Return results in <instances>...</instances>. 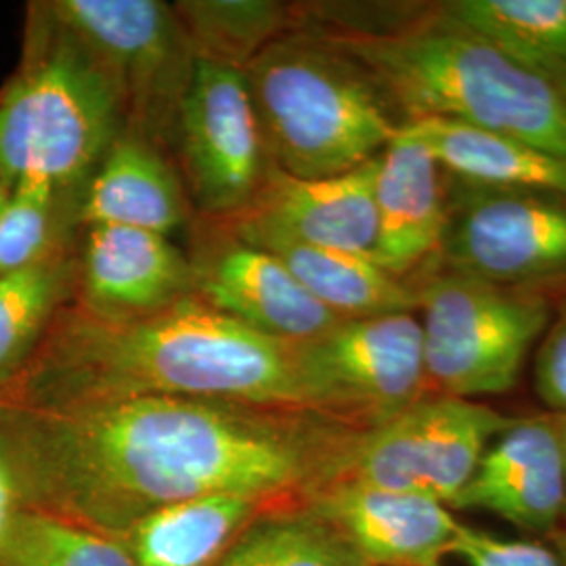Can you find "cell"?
I'll return each mask as SVG.
<instances>
[{"label": "cell", "mask_w": 566, "mask_h": 566, "mask_svg": "<svg viewBox=\"0 0 566 566\" xmlns=\"http://www.w3.org/2000/svg\"><path fill=\"white\" fill-rule=\"evenodd\" d=\"M23 411L39 510L109 537L210 495L304 506L361 432L311 409L187 397Z\"/></svg>", "instance_id": "cell-1"}, {"label": "cell", "mask_w": 566, "mask_h": 566, "mask_svg": "<svg viewBox=\"0 0 566 566\" xmlns=\"http://www.w3.org/2000/svg\"><path fill=\"white\" fill-rule=\"evenodd\" d=\"M139 397L303 409L294 344L238 324L196 294L137 319L63 304L0 403L60 411Z\"/></svg>", "instance_id": "cell-2"}, {"label": "cell", "mask_w": 566, "mask_h": 566, "mask_svg": "<svg viewBox=\"0 0 566 566\" xmlns=\"http://www.w3.org/2000/svg\"><path fill=\"white\" fill-rule=\"evenodd\" d=\"M376 78L405 122L486 128L566 160V105L542 76L437 7L385 32H319Z\"/></svg>", "instance_id": "cell-3"}, {"label": "cell", "mask_w": 566, "mask_h": 566, "mask_svg": "<svg viewBox=\"0 0 566 566\" xmlns=\"http://www.w3.org/2000/svg\"><path fill=\"white\" fill-rule=\"evenodd\" d=\"M242 72L266 163L290 177L350 172L376 160L401 128L376 78L319 32L283 34Z\"/></svg>", "instance_id": "cell-4"}, {"label": "cell", "mask_w": 566, "mask_h": 566, "mask_svg": "<svg viewBox=\"0 0 566 566\" xmlns=\"http://www.w3.org/2000/svg\"><path fill=\"white\" fill-rule=\"evenodd\" d=\"M46 15L20 76L0 97V181L57 187L97 168L126 128L116 84L76 36Z\"/></svg>", "instance_id": "cell-5"}, {"label": "cell", "mask_w": 566, "mask_h": 566, "mask_svg": "<svg viewBox=\"0 0 566 566\" xmlns=\"http://www.w3.org/2000/svg\"><path fill=\"white\" fill-rule=\"evenodd\" d=\"M416 290L430 395L476 401L518 385L552 319L546 296L453 271Z\"/></svg>", "instance_id": "cell-6"}, {"label": "cell", "mask_w": 566, "mask_h": 566, "mask_svg": "<svg viewBox=\"0 0 566 566\" xmlns=\"http://www.w3.org/2000/svg\"><path fill=\"white\" fill-rule=\"evenodd\" d=\"M93 53L118 88L126 133L172 143L196 51L172 4L158 0H57L44 4Z\"/></svg>", "instance_id": "cell-7"}, {"label": "cell", "mask_w": 566, "mask_h": 566, "mask_svg": "<svg viewBox=\"0 0 566 566\" xmlns=\"http://www.w3.org/2000/svg\"><path fill=\"white\" fill-rule=\"evenodd\" d=\"M294 364L303 409L357 430L385 424L430 395L413 313L340 319L294 344Z\"/></svg>", "instance_id": "cell-8"}, {"label": "cell", "mask_w": 566, "mask_h": 566, "mask_svg": "<svg viewBox=\"0 0 566 566\" xmlns=\"http://www.w3.org/2000/svg\"><path fill=\"white\" fill-rule=\"evenodd\" d=\"M516 420L479 401L428 395L385 424L361 430L334 485L413 493L449 507L472 479L486 447Z\"/></svg>", "instance_id": "cell-9"}, {"label": "cell", "mask_w": 566, "mask_h": 566, "mask_svg": "<svg viewBox=\"0 0 566 566\" xmlns=\"http://www.w3.org/2000/svg\"><path fill=\"white\" fill-rule=\"evenodd\" d=\"M455 181L439 252L447 271L504 287L566 277V198Z\"/></svg>", "instance_id": "cell-10"}, {"label": "cell", "mask_w": 566, "mask_h": 566, "mask_svg": "<svg viewBox=\"0 0 566 566\" xmlns=\"http://www.w3.org/2000/svg\"><path fill=\"white\" fill-rule=\"evenodd\" d=\"M172 142L189 193L203 217L223 221L254 202L269 163L240 67L196 61Z\"/></svg>", "instance_id": "cell-11"}, {"label": "cell", "mask_w": 566, "mask_h": 566, "mask_svg": "<svg viewBox=\"0 0 566 566\" xmlns=\"http://www.w3.org/2000/svg\"><path fill=\"white\" fill-rule=\"evenodd\" d=\"M193 294L263 336L301 344L340 319L317 303L273 254L208 219L189 256Z\"/></svg>", "instance_id": "cell-12"}, {"label": "cell", "mask_w": 566, "mask_h": 566, "mask_svg": "<svg viewBox=\"0 0 566 566\" xmlns=\"http://www.w3.org/2000/svg\"><path fill=\"white\" fill-rule=\"evenodd\" d=\"M451 510H483L549 537L565 521L566 470L554 416L518 418L486 447Z\"/></svg>", "instance_id": "cell-13"}, {"label": "cell", "mask_w": 566, "mask_h": 566, "mask_svg": "<svg viewBox=\"0 0 566 566\" xmlns=\"http://www.w3.org/2000/svg\"><path fill=\"white\" fill-rule=\"evenodd\" d=\"M193 294L189 256L166 235L88 227L76 263L74 303L103 319H137Z\"/></svg>", "instance_id": "cell-14"}, {"label": "cell", "mask_w": 566, "mask_h": 566, "mask_svg": "<svg viewBox=\"0 0 566 566\" xmlns=\"http://www.w3.org/2000/svg\"><path fill=\"white\" fill-rule=\"evenodd\" d=\"M304 506L338 528L371 566H443L460 521L413 493L338 483Z\"/></svg>", "instance_id": "cell-15"}, {"label": "cell", "mask_w": 566, "mask_h": 566, "mask_svg": "<svg viewBox=\"0 0 566 566\" xmlns=\"http://www.w3.org/2000/svg\"><path fill=\"white\" fill-rule=\"evenodd\" d=\"M376 170L378 158L336 177L301 179L269 164L254 202L235 217L296 242L374 259L378 242Z\"/></svg>", "instance_id": "cell-16"}, {"label": "cell", "mask_w": 566, "mask_h": 566, "mask_svg": "<svg viewBox=\"0 0 566 566\" xmlns=\"http://www.w3.org/2000/svg\"><path fill=\"white\" fill-rule=\"evenodd\" d=\"M374 261L395 277L439 256L447 224L446 170L401 124L378 156Z\"/></svg>", "instance_id": "cell-17"}, {"label": "cell", "mask_w": 566, "mask_h": 566, "mask_svg": "<svg viewBox=\"0 0 566 566\" xmlns=\"http://www.w3.org/2000/svg\"><path fill=\"white\" fill-rule=\"evenodd\" d=\"M221 223L242 242L273 254L304 290L338 319L418 311V290L369 256L296 242L245 217Z\"/></svg>", "instance_id": "cell-18"}, {"label": "cell", "mask_w": 566, "mask_h": 566, "mask_svg": "<svg viewBox=\"0 0 566 566\" xmlns=\"http://www.w3.org/2000/svg\"><path fill=\"white\" fill-rule=\"evenodd\" d=\"M187 214L181 179L163 151L126 130L109 145L81 206L88 227H130L166 238Z\"/></svg>", "instance_id": "cell-19"}, {"label": "cell", "mask_w": 566, "mask_h": 566, "mask_svg": "<svg viewBox=\"0 0 566 566\" xmlns=\"http://www.w3.org/2000/svg\"><path fill=\"white\" fill-rule=\"evenodd\" d=\"M275 507L285 506L243 495L198 497L147 514L116 539L135 566H214L245 526Z\"/></svg>", "instance_id": "cell-20"}, {"label": "cell", "mask_w": 566, "mask_h": 566, "mask_svg": "<svg viewBox=\"0 0 566 566\" xmlns=\"http://www.w3.org/2000/svg\"><path fill=\"white\" fill-rule=\"evenodd\" d=\"M403 128L453 179L566 198V160L539 147L462 122L426 118L405 122Z\"/></svg>", "instance_id": "cell-21"}, {"label": "cell", "mask_w": 566, "mask_h": 566, "mask_svg": "<svg viewBox=\"0 0 566 566\" xmlns=\"http://www.w3.org/2000/svg\"><path fill=\"white\" fill-rule=\"evenodd\" d=\"M76 261L63 250L0 275V401L36 355L61 306L74 296Z\"/></svg>", "instance_id": "cell-22"}, {"label": "cell", "mask_w": 566, "mask_h": 566, "mask_svg": "<svg viewBox=\"0 0 566 566\" xmlns=\"http://www.w3.org/2000/svg\"><path fill=\"white\" fill-rule=\"evenodd\" d=\"M439 9L542 78L566 65V0H451Z\"/></svg>", "instance_id": "cell-23"}, {"label": "cell", "mask_w": 566, "mask_h": 566, "mask_svg": "<svg viewBox=\"0 0 566 566\" xmlns=\"http://www.w3.org/2000/svg\"><path fill=\"white\" fill-rule=\"evenodd\" d=\"M214 566H371L338 528L306 506L254 518Z\"/></svg>", "instance_id": "cell-24"}, {"label": "cell", "mask_w": 566, "mask_h": 566, "mask_svg": "<svg viewBox=\"0 0 566 566\" xmlns=\"http://www.w3.org/2000/svg\"><path fill=\"white\" fill-rule=\"evenodd\" d=\"M198 60L243 70L283 34L296 30L294 9L266 0H185L172 4Z\"/></svg>", "instance_id": "cell-25"}, {"label": "cell", "mask_w": 566, "mask_h": 566, "mask_svg": "<svg viewBox=\"0 0 566 566\" xmlns=\"http://www.w3.org/2000/svg\"><path fill=\"white\" fill-rule=\"evenodd\" d=\"M18 566H135L116 537L30 507L15 535Z\"/></svg>", "instance_id": "cell-26"}, {"label": "cell", "mask_w": 566, "mask_h": 566, "mask_svg": "<svg viewBox=\"0 0 566 566\" xmlns=\"http://www.w3.org/2000/svg\"><path fill=\"white\" fill-rule=\"evenodd\" d=\"M57 185L21 179L0 208V275L28 269L60 250L55 243Z\"/></svg>", "instance_id": "cell-27"}, {"label": "cell", "mask_w": 566, "mask_h": 566, "mask_svg": "<svg viewBox=\"0 0 566 566\" xmlns=\"http://www.w3.org/2000/svg\"><path fill=\"white\" fill-rule=\"evenodd\" d=\"M30 507L39 500L28 418L21 407L0 403V566H18V523Z\"/></svg>", "instance_id": "cell-28"}, {"label": "cell", "mask_w": 566, "mask_h": 566, "mask_svg": "<svg viewBox=\"0 0 566 566\" xmlns=\"http://www.w3.org/2000/svg\"><path fill=\"white\" fill-rule=\"evenodd\" d=\"M451 556L468 566H563L547 542L506 539L462 521L451 542Z\"/></svg>", "instance_id": "cell-29"}, {"label": "cell", "mask_w": 566, "mask_h": 566, "mask_svg": "<svg viewBox=\"0 0 566 566\" xmlns=\"http://www.w3.org/2000/svg\"><path fill=\"white\" fill-rule=\"evenodd\" d=\"M535 388L552 413L566 416V303L549 319L535 353Z\"/></svg>", "instance_id": "cell-30"}, {"label": "cell", "mask_w": 566, "mask_h": 566, "mask_svg": "<svg viewBox=\"0 0 566 566\" xmlns=\"http://www.w3.org/2000/svg\"><path fill=\"white\" fill-rule=\"evenodd\" d=\"M546 542L558 554L560 565L566 566V526H560L556 533H552Z\"/></svg>", "instance_id": "cell-31"}, {"label": "cell", "mask_w": 566, "mask_h": 566, "mask_svg": "<svg viewBox=\"0 0 566 566\" xmlns=\"http://www.w3.org/2000/svg\"><path fill=\"white\" fill-rule=\"evenodd\" d=\"M546 81L549 82L556 91H558L560 99H563L566 105V65L558 67V70H554V72H549L546 76Z\"/></svg>", "instance_id": "cell-32"}, {"label": "cell", "mask_w": 566, "mask_h": 566, "mask_svg": "<svg viewBox=\"0 0 566 566\" xmlns=\"http://www.w3.org/2000/svg\"><path fill=\"white\" fill-rule=\"evenodd\" d=\"M7 196H9V187L0 181V208H2V203L7 200Z\"/></svg>", "instance_id": "cell-33"}, {"label": "cell", "mask_w": 566, "mask_h": 566, "mask_svg": "<svg viewBox=\"0 0 566 566\" xmlns=\"http://www.w3.org/2000/svg\"><path fill=\"white\" fill-rule=\"evenodd\" d=\"M566 526V525H565Z\"/></svg>", "instance_id": "cell-34"}]
</instances>
